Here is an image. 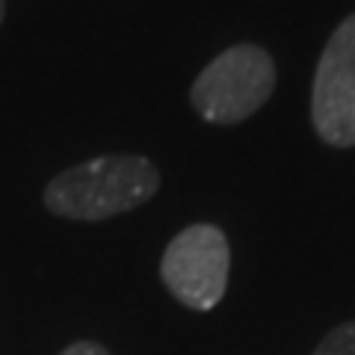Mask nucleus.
Returning a JSON list of instances; mask_svg holds the SVG:
<instances>
[{
	"label": "nucleus",
	"mask_w": 355,
	"mask_h": 355,
	"mask_svg": "<svg viewBox=\"0 0 355 355\" xmlns=\"http://www.w3.org/2000/svg\"><path fill=\"white\" fill-rule=\"evenodd\" d=\"M160 172L142 154H101L60 172L44 187V207L77 222H101L146 205Z\"/></svg>",
	"instance_id": "nucleus-1"
},
{
	"label": "nucleus",
	"mask_w": 355,
	"mask_h": 355,
	"mask_svg": "<svg viewBox=\"0 0 355 355\" xmlns=\"http://www.w3.org/2000/svg\"><path fill=\"white\" fill-rule=\"evenodd\" d=\"M275 92V62L261 44L243 42L207 62L190 86V104L210 125H237Z\"/></svg>",
	"instance_id": "nucleus-2"
},
{
	"label": "nucleus",
	"mask_w": 355,
	"mask_h": 355,
	"mask_svg": "<svg viewBox=\"0 0 355 355\" xmlns=\"http://www.w3.org/2000/svg\"><path fill=\"white\" fill-rule=\"evenodd\" d=\"M231 272V246L222 228L210 222L184 228L163 252L160 279L178 302L193 311H210L222 302Z\"/></svg>",
	"instance_id": "nucleus-3"
},
{
	"label": "nucleus",
	"mask_w": 355,
	"mask_h": 355,
	"mask_svg": "<svg viewBox=\"0 0 355 355\" xmlns=\"http://www.w3.org/2000/svg\"><path fill=\"white\" fill-rule=\"evenodd\" d=\"M311 125L331 148L355 146V15L340 21L320 53L311 86Z\"/></svg>",
	"instance_id": "nucleus-4"
},
{
	"label": "nucleus",
	"mask_w": 355,
	"mask_h": 355,
	"mask_svg": "<svg viewBox=\"0 0 355 355\" xmlns=\"http://www.w3.org/2000/svg\"><path fill=\"white\" fill-rule=\"evenodd\" d=\"M311 355H355V320L335 326Z\"/></svg>",
	"instance_id": "nucleus-5"
},
{
	"label": "nucleus",
	"mask_w": 355,
	"mask_h": 355,
	"mask_svg": "<svg viewBox=\"0 0 355 355\" xmlns=\"http://www.w3.org/2000/svg\"><path fill=\"white\" fill-rule=\"evenodd\" d=\"M60 355H110V352L95 340H77L71 347H65Z\"/></svg>",
	"instance_id": "nucleus-6"
},
{
	"label": "nucleus",
	"mask_w": 355,
	"mask_h": 355,
	"mask_svg": "<svg viewBox=\"0 0 355 355\" xmlns=\"http://www.w3.org/2000/svg\"><path fill=\"white\" fill-rule=\"evenodd\" d=\"M3 12H6V0H0V24H3Z\"/></svg>",
	"instance_id": "nucleus-7"
}]
</instances>
